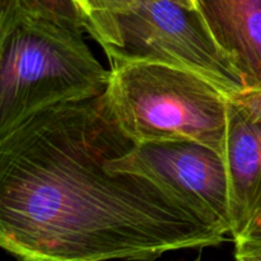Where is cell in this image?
<instances>
[{"label": "cell", "instance_id": "cell-1", "mask_svg": "<svg viewBox=\"0 0 261 261\" xmlns=\"http://www.w3.org/2000/svg\"><path fill=\"white\" fill-rule=\"evenodd\" d=\"M106 94L46 107L0 138V247L17 261H154L228 233L150 178Z\"/></svg>", "mask_w": 261, "mask_h": 261}, {"label": "cell", "instance_id": "cell-2", "mask_svg": "<svg viewBox=\"0 0 261 261\" xmlns=\"http://www.w3.org/2000/svg\"><path fill=\"white\" fill-rule=\"evenodd\" d=\"M109 82L83 31L0 0V138L46 107L101 96Z\"/></svg>", "mask_w": 261, "mask_h": 261}, {"label": "cell", "instance_id": "cell-3", "mask_svg": "<svg viewBox=\"0 0 261 261\" xmlns=\"http://www.w3.org/2000/svg\"><path fill=\"white\" fill-rule=\"evenodd\" d=\"M105 94L135 143L195 140L224 157L228 94L200 74L155 63L111 64Z\"/></svg>", "mask_w": 261, "mask_h": 261}, {"label": "cell", "instance_id": "cell-4", "mask_svg": "<svg viewBox=\"0 0 261 261\" xmlns=\"http://www.w3.org/2000/svg\"><path fill=\"white\" fill-rule=\"evenodd\" d=\"M84 27L111 64L142 61L185 69L203 75L228 96L246 89L196 7L147 0L122 12L87 15Z\"/></svg>", "mask_w": 261, "mask_h": 261}, {"label": "cell", "instance_id": "cell-5", "mask_svg": "<svg viewBox=\"0 0 261 261\" xmlns=\"http://www.w3.org/2000/svg\"><path fill=\"white\" fill-rule=\"evenodd\" d=\"M109 166L150 178L231 232L228 168L223 155L213 148L195 140L137 143Z\"/></svg>", "mask_w": 261, "mask_h": 261}, {"label": "cell", "instance_id": "cell-6", "mask_svg": "<svg viewBox=\"0 0 261 261\" xmlns=\"http://www.w3.org/2000/svg\"><path fill=\"white\" fill-rule=\"evenodd\" d=\"M224 160L231 184V234L261 216V88L228 96Z\"/></svg>", "mask_w": 261, "mask_h": 261}, {"label": "cell", "instance_id": "cell-7", "mask_svg": "<svg viewBox=\"0 0 261 261\" xmlns=\"http://www.w3.org/2000/svg\"><path fill=\"white\" fill-rule=\"evenodd\" d=\"M246 88H261V0H194Z\"/></svg>", "mask_w": 261, "mask_h": 261}, {"label": "cell", "instance_id": "cell-8", "mask_svg": "<svg viewBox=\"0 0 261 261\" xmlns=\"http://www.w3.org/2000/svg\"><path fill=\"white\" fill-rule=\"evenodd\" d=\"M31 13L64 27L86 32L84 17L74 0H20Z\"/></svg>", "mask_w": 261, "mask_h": 261}, {"label": "cell", "instance_id": "cell-9", "mask_svg": "<svg viewBox=\"0 0 261 261\" xmlns=\"http://www.w3.org/2000/svg\"><path fill=\"white\" fill-rule=\"evenodd\" d=\"M74 2L78 5L86 19L87 15L93 14V13L122 12L147 0H74ZM175 2L188 5V7H195L194 0H175Z\"/></svg>", "mask_w": 261, "mask_h": 261}, {"label": "cell", "instance_id": "cell-10", "mask_svg": "<svg viewBox=\"0 0 261 261\" xmlns=\"http://www.w3.org/2000/svg\"><path fill=\"white\" fill-rule=\"evenodd\" d=\"M233 242L236 252L261 251V216L254 219Z\"/></svg>", "mask_w": 261, "mask_h": 261}, {"label": "cell", "instance_id": "cell-11", "mask_svg": "<svg viewBox=\"0 0 261 261\" xmlns=\"http://www.w3.org/2000/svg\"><path fill=\"white\" fill-rule=\"evenodd\" d=\"M236 261H261V251L250 252H236Z\"/></svg>", "mask_w": 261, "mask_h": 261}, {"label": "cell", "instance_id": "cell-12", "mask_svg": "<svg viewBox=\"0 0 261 261\" xmlns=\"http://www.w3.org/2000/svg\"><path fill=\"white\" fill-rule=\"evenodd\" d=\"M193 261H200V257H198V259H195V260H193Z\"/></svg>", "mask_w": 261, "mask_h": 261}]
</instances>
